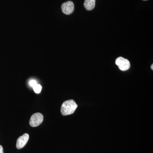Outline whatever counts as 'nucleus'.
Returning <instances> with one entry per match:
<instances>
[{
  "mask_svg": "<svg viewBox=\"0 0 153 153\" xmlns=\"http://www.w3.org/2000/svg\"><path fill=\"white\" fill-rule=\"evenodd\" d=\"M77 107V105L73 100H66L62 104L60 112L63 116L73 114Z\"/></svg>",
  "mask_w": 153,
  "mask_h": 153,
  "instance_id": "obj_1",
  "label": "nucleus"
},
{
  "mask_svg": "<svg viewBox=\"0 0 153 153\" xmlns=\"http://www.w3.org/2000/svg\"><path fill=\"white\" fill-rule=\"evenodd\" d=\"M44 120V116L40 113H36L32 115L30 120V125L33 127H37L42 123Z\"/></svg>",
  "mask_w": 153,
  "mask_h": 153,
  "instance_id": "obj_2",
  "label": "nucleus"
},
{
  "mask_svg": "<svg viewBox=\"0 0 153 153\" xmlns=\"http://www.w3.org/2000/svg\"><path fill=\"white\" fill-rule=\"evenodd\" d=\"M115 63L121 71H127L130 68L131 65L129 61L123 57H117L115 60Z\"/></svg>",
  "mask_w": 153,
  "mask_h": 153,
  "instance_id": "obj_3",
  "label": "nucleus"
},
{
  "mask_svg": "<svg viewBox=\"0 0 153 153\" xmlns=\"http://www.w3.org/2000/svg\"><path fill=\"white\" fill-rule=\"evenodd\" d=\"M74 3L71 1H68L63 3L61 6V9L63 13L69 15L72 14L74 11Z\"/></svg>",
  "mask_w": 153,
  "mask_h": 153,
  "instance_id": "obj_4",
  "label": "nucleus"
},
{
  "mask_svg": "<svg viewBox=\"0 0 153 153\" xmlns=\"http://www.w3.org/2000/svg\"><path fill=\"white\" fill-rule=\"evenodd\" d=\"M29 139V135L28 134H25L19 137L17 140L16 148L20 149L24 147L27 143Z\"/></svg>",
  "mask_w": 153,
  "mask_h": 153,
  "instance_id": "obj_5",
  "label": "nucleus"
},
{
  "mask_svg": "<svg viewBox=\"0 0 153 153\" xmlns=\"http://www.w3.org/2000/svg\"><path fill=\"white\" fill-rule=\"evenodd\" d=\"M95 0H85L84 6L87 10H92L95 7Z\"/></svg>",
  "mask_w": 153,
  "mask_h": 153,
  "instance_id": "obj_6",
  "label": "nucleus"
},
{
  "mask_svg": "<svg viewBox=\"0 0 153 153\" xmlns=\"http://www.w3.org/2000/svg\"><path fill=\"white\" fill-rule=\"evenodd\" d=\"M33 88L35 93L36 94L41 93L42 87L40 84H38L37 83L36 85H34Z\"/></svg>",
  "mask_w": 153,
  "mask_h": 153,
  "instance_id": "obj_7",
  "label": "nucleus"
},
{
  "mask_svg": "<svg viewBox=\"0 0 153 153\" xmlns=\"http://www.w3.org/2000/svg\"><path fill=\"white\" fill-rule=\"evenodd\" d=\"M36 84H37V82L35 80H30V82H29V85L32 87H33L34 85H36Z\"/></svg>",
  "mask_w": 153,
  "mask_h": 153,
  "instance_id": "obj_8",
  "label": "nucleus"
},
{
  "mask_svg": "<svg viewBox=\"0 0 153 153\" xmlns=\"http://www.w3.org/2000/svg\"><path fill=\"white\" fill-rule=\"evenodd\" d=\"M0 153H4L3 147L0 145Z\"/></svg>",
  "mask_w": 153,
  "mask_h": 153,
  "instance_id": "obj_9",
  "label": "nucleus"
},
{
  "mask_svg": "<svg viewBox=\"0 0 153 153\" xmlns=\"http://www.w3.org/2000/svg\"><path fill=\"white\" fill-rule=\"evenodd\" d=\"M153 65L152 64V66H151V68H152V70H153Z\"/></svg>",
  "mask_w": 153,
  "mask_h": 153,
  "instance_id": "obj_10",
  "label": "nucleus"
},
{
  "mask_svg": "<svg viewBox=\"0 0 153 153\" xmlns=\"http://www.w3.org/2000/svg\"><path fill=\"white\" fill-rule=\"evenodd\" d=\"M143 1H147V0H143Z\"/></svg>",
  "mask_w": 153,
  "mask_h": 153,
  "instance_id": "obj_11",
  "label": "nucleus"
}]
</instances>
